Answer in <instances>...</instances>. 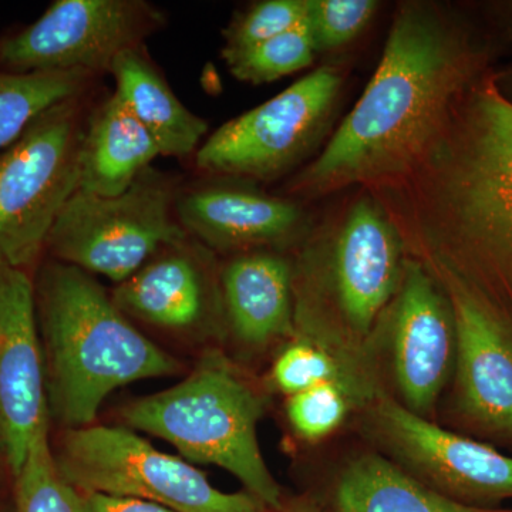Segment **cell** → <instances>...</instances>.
I'll return each instance as SVG.
<instances>
[{
  "label": "cell",
  "instance_id": "2",
  "mask_svg": "<svg viewBox=\"0 0 512 512\" xmlns=\"http://www.w3.org/2000/svg\"><path fill=\"white\" fill-rule=\"evenodd\" d=\"M481 67V53L436 6H403L365 93L291 191L370 188L409 173L436 143Z\"/></svg>",
  "mask_w": 512,
  "mask_h": 512
},
{
  "label": "cell",
  "instance_id": "13",
  "mask_svg": "<svg viewBox=\"0 0 512 512\" xmlns=\"http://www.w3.org/2000/svg\"><path fill=\"white\" fill-rule=\"evenodd\" d=\"M456 325L457 390L466 419L512 441V328L468 293L446 289Z\"/></svg>",
  "mask_w": 512,
  "mask_h": 512
},
{
  "label": "cell",
  "instance_id": "14",
  "mask_svg": "<svg viewBox=\"0 0 512 512\" xmlns=\"http://www.w3.org/2000/svg\"><path fill=\"white\" fill-rule=\"evenodd\" d=\"M403 244L375 197L357 201L336 241L335 285L343 316L367 333L402 285Z\"/></svg>",
  "mask_w": 512,
  "mask_h": 512
},
{
  "label": "cell",
  "instance_id": "3",
  "mask_svg": "<svg viewBox=\"0 0 512 512\" xmlns=\"http://www.w3.org/2000/svg\"><path fill=\"white\" fill-rule=\"evenodd\" d=\"M35 292L50 419L66 430L92 426L114 390L180 370L82 269L47 264Z\"/></svg>",
  "mask_w": 512,
  "mask_h": 512
},
{
  "label": "cell",
  "instance_id": "29",
  "mask_svg": "<svg viewBox=\"0 0 512 512\" xmlns=\"http://www.w3.org/2000/svg\"><path fill=\"white\" fill-rule=\"evenodd\" d=\"M275 512H323L320 511L318 507H315V505L308 504V503H298V504H292L291 507H284L282 505L279 510H275Z\"/></svg>",
  "mask_w": 512,
  "mask_h": 512
},
{
  "label": "cell",
  "instance_id": "6",
  "mask_svg": "<svg viewBox=\"0 0 512 512\" xmlns=\"http://www.w3.org/2000/svg\"><path fill=\"white\" fill-rule=\"evenodd\" d=\"M175 202L170 181L151 168L116 197L76 191L46 247L57 262L123 284L158 251L188 238Z\"/></svg>",
  "mask_w": 512,
  "mask_h": 512
},
{
  "label": "cell",
  "instance_id": "23",
  "mask_svg": "<svg viewBox=\"0 0 512 512\" xmlns=\"http://www.w3.org/2000/svg\"><path fill=\"white\" fill-rule=\"evenodd\" d=\"M315 53V42L306 19L298 28L266 40L225 62L241 82L264 84L305 69L313 62Z\"/></svg>",
  "mask_w": 512,
  "mask_h": 512
},
{
  "label": "cell",
  "instance_id": "7",
  "mask_svg": "<svg viewBox=\"0 0 512 512\" xmlns=\"http://www.w3.org/2000/svg\"><path fill=\"white\" fill-rule=\"evenodd\" d=\"M77 99L57 104L0 154V264L25 269L79 188L84 134Z\"/></svg>",
  "mask_w": 512,
  "mask_h": 512
},
{
  "label": "cell",
  "instance_id": "20",
  "mask_svg": "<svg viewBox=\"0 0 512 512\" xmlns=\"http://www.w3.org/2000/svg\"><path fill=\"white\" fill-rule=\"evenodd\" d=\"M339 512H512L453 500L379 454H363L343 470Z\"/></svg>",
  "mask_w": 512,
  "mask_h": 512
},
{
  "label": "cell",
  "instance_id": "18",
  "mask_svg": "<svg viewBox=\"0 0 512 512\" xmlns=\"http://www.w3.org/2000/svg\"><path fill=\"white\" fill-rule=\"evenodd\" d=\"M222 295L241 342L265 346L292 335V275L285 259L271 254L239 256L225 268Z\"/></svg>",
  "mask_w": 512,
  "mask_h": 512
},
{
  "label": "cell",
  "instance_id": "25",
  "mask_svg": "<svg viewBox=\"0 0 512 512\" xmlns=\"http://www.w3.org/2000/svg\"><path fill=\"white\" fill-rule=\"evenodd\" d=\"M286 412L293 429L303 439H323L348 416V390L339 380L316 384L289 396Z\"/></svg>",
  "mask_w": 512,
  "mask_h": 512
},
{
  "label": "cell",
  "instance_id": "15",
  "mask_svg": "<svg viewBox=\"0 0 512 512\" xmlns=\"http://www.w3.org/2000/svg\"><path fill=\"white\" fill-rule=\"evenodd\" d=\"M187 239L158 251L111 298L124 315L175 333L207 326L215 302L210 279Z\"/></svg>",
  "mask_w": 512,
  "mask_h": 512
},
{
  "label": "cell",
  "instance_id": "11",
  "mask_svg": "<svg viewBox=\"0 0 512 512\" xmlns=\"http://www.w3.org/2000/svg\"><path fill=\"white\" fill-rule=\"evenodd\" d=\"M376 427L387 447L441 494L474 507L512 498V457L458 436L404 404L383 399Z\"/></svg>",
  "mask_w": 512,
  "mask_h": 512
},
{
  "label": "cell",
  "instance_id": "17",
  "mask_svg": "<svg viewBox=\"0 0 512 512\" xmlns=\"http://www.w3.org/2000/svg\"><path fill=\"white\" fill-rule=\"evenodd\" d=\"M160 156L156 141L114 93L84 127L77 191L116 197Z\"/></svg>",
  "mask_w": 512,
  "mask_h": 512
},
{
  "label": "cell",
  "instance_id": "21",
  "mask_svg": "<svg viewBox=\"0 0 512 512\" xmlns=\"http://www.w3.org/2000/svg\"><path fill=\"white\" fill-rule=\"evenodd\" d=\"M84 72H0V151L8 150L40 116L89 86Z\"/></svg>",
  "mask_w": 512,
  "mask_h": 512
},
{
  "label": "cell",
  "instance_id": "1",
  "mask_svg": "<svg viewBox=\"0 0 512 512\" xmlns=\"http://www.w3.org/2000/svg\"><path fill=\"white\" fill-rule=\"evenodd\" d=\"M370 188L444 289L468 293L512 328V103L494 77L461 94L409 173Z\"/></svg>",
  "mask_w": 512,
  "mask_h": 512
},
{
  "label": "cell",
  "instance_id": "4",
  "mask_svg": "<svg viewBox=\"0 0 512 512\" xmlns=\"http://www.w3.org/2000/svg\"><path fill=\"white\" fill-rule=\"evenodd\" d=\"M264 402L220 355H208L173 387L128 403L131 429L170 443L184 460L212 464L238 478L268 510H279L282 491L258 441Z\"/></svg>",
  "mask_w": 512,
  "mask_h": 512
},
{
  "label": "cell",
  "instance_id": "12",
  "mask_svg": "<svg viewBox=\"0 0 512 512\" xmlns=\"http://www.w3.org/2000/svg\"><path fill=\"white\" fill-rule=\"evenodd\" d=\"M394 315L393 363L404 406L426 417L456 360V325L450 301L416 259H404Z\"/></svg>",
  "mask_w": 512,
  "mask_h": 512
},
{
  "label": "cell",
  "instance_id": "26",
  "mask_svg": "<svg viewBox=\"0 0 512 512\" xmlns=\"http://www.w3.org/2000/svg\"><path fill=\"white\" fill-rule=\"evenodd\" d=\"M376 9L373 0H308V23L316 52L350 42L365 29Z\"/></svg>",
  "mask_w": 512,
  "mask_h": 512
},
{
  "label": "cell",
  "instance_id": "9",
  "mask_svg": "<svg viewBox=\"0 0 512 512\" xmlns=\"http://www.w3.org/2000/svg\"><path fill=\"white\" fill-rule=\"evenodd\" d=\"M140 0H56L35 23L0 43L12 72H110L114 60L137 49L160 25Z\"/></svg>",
  "mask_w": 512,
  "mask_h": 512
},
{
  "label": "cell",
  "instance_id": "19",
  "mask_svg": "<svg viewBox=\"0 0 512 512\" xmlns=\"http://www.w3.org/2000/svg\"><path fill=\"white\" fill-rule=\"evenodd\" d=\"M109 73L114 93L156 141L161 156L185 158L198 151L208 124L178 100L140 47L121 53Z\"/></svg>",
  "mask_w": 512,
  "mask_h": 512
},
{
  "label": "cell",
  "instance_id": "5",
  "mask_svg": "<svg viewBox=\"0 0 512 512\" xmlns=\"http://www.w3.org/2000/svg\"><path fill=\"white\" fill-rule=\"evenodd\" d=\"M55 460L82 494L138 498L175 512H268L248 491L218 490L190 461L163 453L126 427L66 430Z\"/></svg>",
  "mask_w": 512,
  "mask_h": 512
},
{
  "label": "cell",
  "instance_id": "27",
  "mask_svg": "<svg viewBox=\"0 0 512 512\" xmlns=\"http://www.w3.org/2000/svg\"><path fill=\"white\" fill-rule=\"evenodd\" d=\"M272 379L282 393L293 396L319 383L339 380V367L326 350L308 340L286 346L275 360Z\"/></svg>",
  "mask_w": 512,
  "mask_h": 512
},
{
  "label": "cell",
  "instance_id": "28",
  "mask_svg": "<svg viewBox=\"0 0 512 512\" xmlns=\"http://www.w3.org/2000/svg\"><path fill=\"white\" fill-rule=\"evenodd\" d=\"M82 497L83 512H175L163 505L138 498L101 493H86Z\"/></svg>",
  "mask_w": 512,
  "mask_h": 512
},
{
  "label": "cell",
  "instance_id": "16",
  "mask_svg": "<svg viewBox=\"0 0 512 512\" xmlns=\"http://www.w3.org/2000/svg\"><path fill=\"white\" fill-rule=\"evenodd\" d=\"M175 214L187 234L220 249L279 244L302 222L301 210L291 201L227 185L181 195Z\"/></svg>",
  "mask_w": 512,
  "mask_h": 512
},
{
  "label": "cell",
  "instance_id": "22",
  "mask_svg": "<svg viewBox=\"0 0 512 512\" xmlns=\"http://www.w3.org/2000/svg\"><path fill=\"white\" fill-rule=\"evenodd\" d=\"M15 480V512H83L82 494L57 467L49 430L33 441Z\"/></svg>",
  "mask_w": 512,
  "mask_h": 512
},
{
  "label": "cell",
  "instance_id": "10",
  "mask_svg": "<svg viewBox=\"0 0 512 512\" xmlns=\"http://www.w3.org/2000/svg\"><path fill=\"white\" fill-rule=\"evenodd\" d=\"M49 421L35 284L25 269L0 264V463L13 477Z\"/></svg>",
  "mask_w": 512,
  "mask_h": 512
},
{
  "label": "cell",
  "instance_id": "24",
  "mask_svg": "<svg viewBox=\"0 0 512 512\" xmlns=\"http://www.w3.org/2000/svg\"><path fill=\"white\" fill-rule=\"evenodd\" d=\"M308 19V0H266L235 20L225 32V60L298 28Z\"/></svg>",
  "mask_w": 512,
  "mask_h": 512
},
{
  "label": "cell",
  "instance_id": "8",
  "mask_svg": "<svg viewBox=\"0 0 512 512\" xmlns=\"http://www.w3.org/2000/svg\"><path fill=\"white\" fill-rule=\"evenodd\" d=\"M342 72L323 66L274 99L228 121L197 151L208 173L271 180L302 161L335 109Z\"/></svg>",
  "mask_w": 512,
  "mask_h": 512
}]
</instances>
